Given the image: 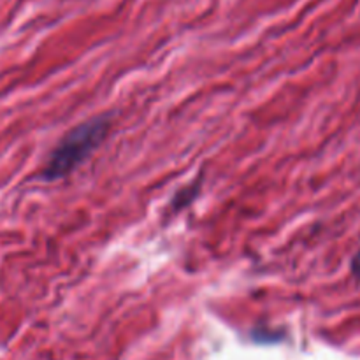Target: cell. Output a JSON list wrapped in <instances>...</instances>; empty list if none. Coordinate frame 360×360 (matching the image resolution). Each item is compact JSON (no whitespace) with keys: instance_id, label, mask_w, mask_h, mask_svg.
<instances>
[{"instance_id":"2","label":"cell","mask_w":360,"mask_h":360,"mask_svg":"<svg viewBox=\"0 0 360 360\" xmlns=\"http://www.w3.org/2000/svg\"><path fill=\"white\" fill-rule=\"evenodd\" d=\"M352 273H354V276L360 278V250L357 252V255L352 259Z\"/></svg>"},{"instance_id":"1","label":"cell","mask_w":360,"mask_h":360,"mask_svg":"<svg viewBox=\"0 0 360 360\" xmlns=\"http://www.w3.org/2000/svg\"><path fill=\"white\" fill-rule=\"evenodd\" d=\"M111 129L108 115L97 116L74 127L55 146L41 171L42 181H58L76 171L102 144Z\"/></svg>"}]
</instances>
